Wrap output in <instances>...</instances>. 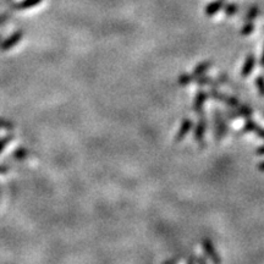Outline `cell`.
Wrapping results in <instances>:
<instances>
[{"label":"cell","mask_w":264,"mask_h":264,"mask_svg":"<svg viewBox=\"0 0 264 264\" xmlns=\"http://www.w3.org/2000/svg\"><path fill=\"white\" fill-rule=\"evenodd\" d=\"M213 122H214V128H213L214 139L216 141H222L225 136H227L229 132V125L227 120L224 119V116H223V114L220 113V111L215 110L214 111Z\"/></svg>","instance_id":"1"},{"label":"cell","mask_w":264,"mask_h":264,"mask_svg":"<svg viewBox=\"0 0 264 264\" xmlns=\"http://www.w3.org/2000/svg\"><path fill=\"white\" fill-rule=\"evenodd\" d=\"M252 115H253V109H252L249 105L245 104H239L237 107L230 108L227 111V116L229 119L235 120V119H249Z\"/></svg>","instance_id":"2"},{"label":"cell","mask_w":264,"mask_h":264,"mask_svg":"<svg viewBox=\"0 0 264 264\" xmlns=\"http://www.w3.org/2000/svg\"><path fill=\"white\" fill-rule=\"evenodd\" d=\"M209 97L212 99H214V101L224 103V104H227L228 107H230V108H235L240 104V101L236 98V97L222 93L220 91H218V88H210Z\"/></svg>","instance_id":"3"},{"label":"cell","mask_w":264,"mask_h":264,"mask_svg":"<svg viewBox=\"0 0 264 264\" xmlns=\"http://www.w3.org/2000/svg\"><path fill=\"white\" fill-rule=\"evenodd\" d=\"M202 248H203L205 257L212 262V264H222V258H220L219 252L216 251L215 246L209 239L202 240Z\"/></svg>","instance_id":"4"},{"label":"cell","mask_w":264,"mask_h":264,"mask_svg":"<svg viewBox=\"0 0 264 264\" xmlns=\"http://www.w3.org/2000/svg\"><path fill=\"white\" fill-rule=\"evenodd\" d=\"M207 130H208L207 117L204 116V114H202V115H199L198 122L196 124L195 131H193V140H195L196 142L203 145V141L205 139V134H207Z\"/></svg>","instance_id":"5"},{"label":"cell","mask_w":264,"mask_h":264,"mask_svg":"<svg viewBox=\"0 0 264 264\" xmlns=\"http://www.w3.org/2000/svg\"><path fill=\"white\" fill-rule=\"evenodd\" d=\"M208 99H209V93L204 92V91H199V92L195 97V101H193L192 110L195 111L196 114H198V115L204 114L203 108Z\"/></svg>","instance_id":"6"},{"label":"cell","mask_w":264,"mask_h":264,"mask_svg":"<svg viewBox=\"0 0 264 264\" xmlns=\"http://www.w3.org/2000/svg\"><path fill=\"white\" fill-rule=\"evenodd\" d=\"M193 127V122L190 117H185V119L181 121L180 127H179L178 134L175 135V142H183L185 140V137L190 134V131L192 130Z\"/></svg>","instance_id":"7"},{"label":"cell","mask_w":264,"mask_h":264,"mask_svg":"<svg viewBox=\"0 0 264 264\" xmlns=\"http://www.w3.org/2000/svg\"><path fill=\"white\" fill-rule=\"evenodd\" d=\"M22 37H23V32L21 29H19V31L15 32L13 36L7 38L4 42L0 44V49H2V51H9V49H11L13 47L16 46L17 43H20V40L22 39Z\"/></svg>","instance_id":"8"},{"label":"cell","mask_w":264,"mask_h":264,"mask_svg":"<svg viewBox=\"0 0 264 264\" xmlns=\"http://www.w3.org/2000/svg\"><path fill=\"white\" fill-rule=\"evenodd\" d=\"M256 64H257V58L254 57L253 54H249L247 58L245 59V63H243V65L241 67V76L242 77H247L252 73V71L254 70V67H256Z\"/></svg>","instance_id":"9"},{"label":"cell","mask_w":264,"mask_h":264,"mask_svg":"<svg viewBox=\"0 0 264 264\" xmlns=\"http://www.w3.org/2000/svg\"><path fill=\"white\" fill-rule=\"evenodd\" d=\"M196 83L198 84V86L201 87H212V88H218L220 86L219 81L216 80V78H213L210 77V76H207V75H202V76H198V77L195 78Z\"/></svg>","instance_id":"10"},{"label":"cell","mask_w":264,"mask_h":264,"mask_svg":"<svg viewBox=\"0 0 264 264\" xmlns=\"http://www.w3.org/2000/svg\"><path fill=\"white\" fill-rule=\"evenodd\" d=\"M212 66H213L212 60H205V61H202V63H199L198 65L195 66V69H193V72H192L193 78L198 77V76L205 75V72L209 71V70L212 69Z\"/></svg>","instance_id":"11"},{"label":"cell","mask_w":264,"mask_h":264,"mask_svg":"<svg viewBox=\"0 0 264 264\" xmlns=\"http://www.w3.org/2000/svg\"><path fill=\"white\" fill-rule=\"evenodd\" d=\"M43 0H22L21 3H17V4L13 5V10L14 11H20V10H28V9L37 7L38 4H40Z\"/></svg>","instance_id":"12"},{"label":"cell","mask_w":264,"mask_h":264,"mask_svg":"<svg viewBox=\"0 0 264 264\" xmlns=\"http://www.w3.org/2000/svg\"><path fill=\"white\" fill-rule=\"evenodd\" d=\"M223 7H224V0H215V2H212L210 4L207 5L204 13L207 14L208 16H214V15L218 14L220 10H223Z\"/></svg>","instance_id":"13"},{"label":"cell","mask_w":264,"mask_h":264,"mask_svg":"<svg viewBox=\"0 0 264 264\" xmlns=\"http://www.w3.org/2000/svg\"><path fill=\"white\" fill-rule=\"evenodd\" d=\"M259 14H260V10H259V8L258 7H256V5H253V7H251L247 10V13L245 14V16H243V21H252L253 22L254 20L257 19L258 16H259Z\"/></svg>","instance_id":"14"},{"label":"cell","mask_w":264,"mask_h":264,"mask_svg":"<svg viewBox=\"0 0 264 264\" xmlns=\"http://www.w3.org/2000/svg\"><path fill=\"white\" fill-rule=\"evenodd\" d=\"M259 127V125L257 124L256 121H254V120H252L251 117H249V119H247V121L245 122V124H243V126H242V134H248V132H254V131H257V128Z\"/></svg>","instance_id":"15"},{"label":"cell","mask_w":264,"mask_h":264,"mask_svg":"<svg viewBox=\"0 0 264 264\" xmlns=\"http://www.w3.org/2000/svg\"><path fill=\"white\" fill-rule=\"evenodd\" d=\"M192 81H195V78H193L192 75H190V73H183V75L179 76L178 84L181 87H185V86H189Z\"/></svg>","instance_id":"16"},{"label":"cell","mask_w":264,"mask_h":264,"mask_svg":"<svg viewBox=\"0 0 264 264\" xmlns=\"http://www.w3.org/2000/svg\"><path fill=\"white\" fill-rule=\"evenodd\" d=\"M223 10H224V13L227 14L228 16H234V15H236L237 13H239L240 8H239V5H236V4H224Z\"/></svg>","instance_id":"17"},{"label":"cell","mask_w":264,"mask_h":264,"mask_svg":"<svg viewBox=\"0 0 264 264\" xmlns=\"http://www.w3.org/2000/svg\"><path fill=\"white\" fill-rule=\"evenodd\" d=\"M254 28H256V26H254V23L252 21H247L245 23V25L242 26L241 31H240V33L242 34V36H249V34L252 33V32L254 31Z\"/></svg>","instance_id":"18"},{"label":"cell","mask_w":264,"mask_h":264,"mask_svg":"<svg viewBox=\"0 0 264 264\" xmlns=\"http://www.w3.org/2000/svg\"><path fill=\"white\" fill-rule=\"evenodd\" d=\"M256 87L258 90V93H259L260 96H264V77L262 75L257 76L256 78Z\"/></svg>","instance_id":"19"},{"label":"cell","mask_w":264,"mask_h":264,"mask_svg":"<svg viewBox=\"0 0 264 264\" xmlns=\"http://www.w3.org/2000/svg\"><path fill=\"white\" fill-rule=\"evenodd\" d=\"M27 154H28V152H27V149H25V148H20V149H17L16 152H15V154H14V157H15V159H25L26 157H27Z\"/></svg>","instance_id":"20"},{"label":"cell","mask_w":264,"mask_h":264,"mask_svg":"<svg viewBox=\"0 0 264 264\" xmlns=\"http://www.w3.org/2000/svg\"><path fill=\"white\" fill-rule=\"evenodd\" d=\"M216 80L219 81L220 84L230 83V80H229V76L227 75V73H219V76L216 77Z\"/></svg>","instance_id":"21"},{"label":"cell","mask_w":264,"mask_h":264,"mask_svg":"<svg viewBox=\"0 0 264 264\" xmlns=\"http://www.w3.org/2000/svg\"><path fill=\"white\" fill-rule=\"evenodd\" d=\"M11 140H13V136H7V137H5V139L0 140V153H2V152L4 151L5 146H7L9 142H11Z\"/></svg>","instance_id":"22"},{"label":"cell","mask_w":264,"mask_h":264,"mask_svg":"<svg viewBox=\"0 0 264 264\" xmlns=\"http://www.w3.org/2000/svg\"><path fill=\"white\" fill-rule=\"evenodd\" d=\"M0 127L3 128H8V130H10L11 127V124L9 121H7V120H0Z\"/></svg>","instance_id":"23"},{"label":"cell","mask_w":264,"mask_h":264,"mask_svg":"<svg viewBox=\"0 0 264 264\" xmlns=\"http://www.w3.org/2000/svg\"><path fill=\"white\" fill-rule=\"evenodd\" d=\"M179 262H180V258L179 257H172L170 258V259L165 260L163 264H179Z\"/></svg>","instance_id":"24"},{"label":"cell","mask_w":264,"mask_h":264,"mask_svg":"<svg viewBox=\"0 0 264 264\" xmlns=\"http://www.w3.org/2000/svg\"><path fill=\"white\" fill-rule=\"evenodd\" d=\"M9 17H10V15H9V14H3V15H0V26L4 25V23L7 22L8 20H9Z\"/></svg>","instance_id":"25"},{"label":"cell","mask_w":264,"mask_h":264,"mask_svg":"<svg viewBox=\"0 0 264 264\" xmlns=\"http://www.w3.org/2000/svg\"><path fill=\"white\" fill-rule=\"evenodd\" d=\"M256 134H257V136L259 137L260 140H264V128L258 127L257 131H256Z\"/></svg>","instance_id":"26"},{"label":"cell","mask_w":264,"mask_h":264,"mask_svg":"<svg viewBox=\"0 0 264 264\" xmlns=\"http://www.w3.org/2000/svg\"><path fill=\"white\" fill-rule=\"evenodd\" d=\"M256 154L257 155H264V145L258 147V148L256 149Z\"/></svg>","instance_id":"27"},{"label":"cell","mask_w":264,"mask_h":264,"mask_svg":"<svg viewBox=\"0 0 264 264\" xmlns=\"http://www.w3.org/2000/svg\"><path fill=\"white\" fill-rule=\"evenodd\" d=\"M196 263H197V264H207V260H205L204 257H197V258H196Z\"/></svg>","instance_id":"28"},{"label":"cell","mask_w":264,"mask_h":264,"mask_svg":"<svg viewBox=\"0 0 264 264\" xmlns=\"http://www.w3.org/2000/svg\"><path fill=\"white\" fill-rule=\"evenodd\" d=\"M186 264H196V258L193 256H190L189 258H187Z\"/></svg>","instance_id":"29"},{"label":"cell","mask_w":264,"mask_h":264,"mask_svg":"<svg viewBox=\"0 0 264 264\" xmlns=\"http://www.w3.org/2000/svg\"><path fill=\"white\" fill-rule=\"evenodd\" d=\"M258 170H259V171L264 172V160L260 161V163L258 164Z\"/></svg>","instance_id":"30"},{"label":"cell","mask_w":264,"mask_h":264,"mask_svg":"<svg viewBox=\"0 0 264 264\" xmlns=\"http://www.w3.org/2000/svg\"><path fill=\"white\" fill-rule=\"evenodd\" d=\"M7 171H8V166L0 165V172H7Z\"/></svg>","instance_id":"31"},{"label":"cell","mask_w":264,"mask_h":264,"mask_svg":"<svg viewBox=\"0 0 264 264\" xmlns=\"http://www.w3.org/2000/svg\"><path fill=\"white\" fill-rule=\"evenodd\" d=\"M260 65L264 67V47H263V52H262V57H260Z\"/></svg>","instance_id":"32"},{"label":"cell","mask_w":264,"mask_h":264,"mask_svg":"<svg viewBox=\"0 0 264 264\" xmlns=\"http://www.w3.org/2000/svg\"><path fill=\"white\" fill-rule=\"evenodd\" d=\"M263 116H264V111H263Z\"/></svg>","instance_id":"33"}]
</instances>
